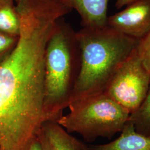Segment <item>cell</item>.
Returning <instances> with one entry per match:
<instances>
[{"label":"cell","instance_id":"16","mask_svg":"<svg viewBox=\"0 0 150 150\" xmlns=\"http://www.w3.org/2000/svg\"><path fill=\"white\" fill-rule=\"evenodd\" d=\"M139 0H116L115 7L116 9H120L123 6H126L129 4L134 2L136 1H137Z\"/></svg>","mask_w":150,"mask_h":150},{"label":"cell","instance_id":"12","mask_svg":"<svg viewBox=\"0 0 150 150\" xmlns=\"http://www.w3.org/2000/svg\"><path fill=\"white\" fill-rule=\"evenodd\" d=\"M19 36L0 32V64L10 55L16 47Z\"/></svg>","mask_w":150,"mask_h":150},{"label":"cell","instance_id":"5","mask_svg":"<svg viewBox=\"0 0 150 150\" xmlns=\"http://www.w3.org/2000/svg\"><path fill=\"white\" fill-rule=\"evenodd\" d=\"M150 86V74L136 50L119 67L105 92L131 115L144 101Z\"/></svg>","mask_w":150,"mask_h":150},{"label":"cell","instance_id":"1","mask_svg":"<svg viewBox=\"0 0 150 150\" xmlns=\"http://www.w3.org/2000/svg\"><path fill=\"white\" fill-rule=\"evenodd\" d=\"M16 47L0 64V150H27L44 122L45 54L61 11L41 0L16 6Z\"/></svg>","mask_w":150,"mask_h":150},{"label":"cell","instance_id":"7","mask_svg":"<svg viewBox=\"0 0 150 150\" xmlns=\"http://www.w3.org/2000/svg\"><path fill=\"white\" fill-rule=\"evenodd\" d=\"M61 5L80 15L83 27L97 28L107 25L108 0H59Z\"/></svg>","mask_w":150,"mask_h":150},{"label":"cell","instance_id":"9","mask_svg":"<svg viewBox=\"0 0 150 150\" xmlns=\"http://www.w3.org/2000/svg\"><path fill=\"white\" fill-rule=\"evenodd\" d=\"M54 150H94L67 132L55 121H46L42 126Z\"/></svg>","mask_w":150,"mask_h":150},{"label":"cell","instance_id":"11","mask_svg":"<svg viewBox=\"0 0 150 150\" xmlns=\"http://www.w3.org/2000/svg\"><path fill=\"white\" fill-rule=\"evenodd\" d=\"M129 120L136 132L150 138V86L144 101L135 112L130 115Z\"/></svg>","mask_w":150,"mask_h":150},{"label":"cell","instance_id":"13","mask_svg":"<svg viewBox=\"0 0 150 150\" xmlns=\"http://www.w3.org/2000/svg\"><path fill=\"white\" fill-rule=\"evenodd\" d=\"M137 52L146 69L150 74V32L139 40Z\"/></svg>","mask_w":150,"mask_h":150},{"label":"cell","instance_id":"2","mask_svg":"<svg viewBox=\"0 0 150 150\" xmlns=\"http://www.w3.org/2000/svg\"><path fill=\"white\" fill-rule=\"evenodd\" d=\"M80 69L70 103L105 92L119 67L138 47L139 40L111 27H83L76 32Z\"/></svg>","mask_w":150,"mask_h":150},{"label":"cell","instance_id":"6","mask_svg":"<svg viewBox=\"0 0 150 150\" xmlns=\"http://www.w3.org/2000/svg\"><path fill=\"white\" fill-rule=\"evenodd\" d=\"M107 25L130 38L141 40L150 32V0H139L108 16Z\"/></svg>","mask_w":150,"mask_h":150},{"label":"cell","instance_id":"15","mask_svg":"<svg viewBox=\"0 0 150 150\" xmlns=\"http://www.w3.org/2000/svg\"><path fill=\"white\" fill-rule=\"evenodd\" d=\"M27 150H43L41 142L38 136L33 139V141Z\"/></svg>","mask_w":150,"mask_h":150},{"label":"cell","instance_id":"17","mask_svg":"<svg viewBox=\"0 0 150 150\" xmlns=\"http://www.w3.org/2000/svg\"><path fill=\"white\" fill-rule=\"evenodd\" d=\"M14 1H15H15H17V0H14Z\"/></svg>","mask_w":150,"mask_h":150},{"label":"cell","instance_id":"10","mask_svg":"<svg viewBox=\"0 0 150 150\" xmlns=\"http://www.w3.org/2000/svg\"><path fill=\"white\" fill-rule=\"evenodd\" d=\"M20 21L14 0H0V32L19 36Z\"/></svg>","mask_w":150,"mask_h":150},{"label":"cell","instance_id":"4","mask_svg":"<svg viewBox=\"0 0 150 150\" xmlns=\"http://www.w3.org/2000/svg\"><path fill=\"white\" fill-rule=\"evenodd\" d=\"M70 112L56 122L69 134L77 133L87 142L98 137L111 139L121 132L129 119V113L101 92L71 102Z\"/></svg>","mask_w":150,"mask_h":150},{"label":"cell","instance_id":"3","mask_svg":"<svg viewBox=\"0 0 150 150\" xmlns=\"http://www.w3.org/2000/svg\"><path fill=\"white\" fill-rule=\"evenodd\" d=\"M61 19L45 50L44 122L56 121L63 115V111L69 105L80 69L76 32Z\"/></svg>","mask_w":150,"mask_h":150},{"label":"cell","instance_id":"14","mask_svg":"<svg viewBox=\"0 0 150 150\" xmlns=\"http://www.w3.org/2000/svg\"><path fill=\"white\" fill-rule=\"evenodd\" d=\"M38 137L41 142V146L43 150H54L51 145L50 144L48 139L43 131V129L41 128L39 132L38 133Z\"/></svg>","mask_w":150,"mask_h":150},{"label":"cell","instance_id":"8","mask_svg":"<svg viewBox=\"0 0 150 150\" xmlns=\"http://www.w3.org/2000/svg\"><path fill=\"white\" fill-rule=\"evenodd\" d=\"M92 147L94 150H150V138L136 132L129 119L117 139Z\"/></svg>","mask_w":150,"mask_h":150}]
</instances>
